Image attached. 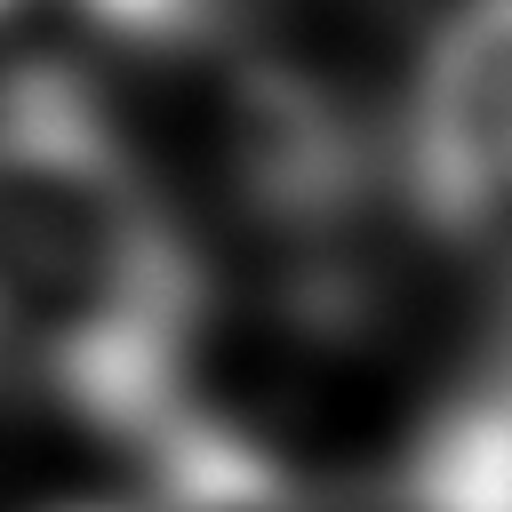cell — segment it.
Returning a JSON list of instances; mask_svg holds the SVG:
<instances>
[{
    "mask_svg": "<svg viewBox=\"0 0 512 512\" xmlns=\"http://www.w3.org/2000/svg\"><path fill=\"white\" fill-rule=\"evenodd\" d=\"M384 512H512V320L416 408L384 464Z\"/></svg>",
    "mask_w": 512,
    "mask_h": 512,
    "instance_id": "3957f363",
    "label": "cell"
},
{
    "mask_svg": "<svg viewBox=\"0 0 512 512\" xmlns=\"http://www.w3.org/2000/svg\"><path fill=\"white\" fill-rule=\"evenodd\" d=\"M384 160L408 216L464 256L512 320V0H440Z\"/></svg>",
    "mask_w": 512,
    "mask_h": 512,
    "instance_id": "7a4b0ae2",
    "label": "cell"
},
{
    "mask_svg": "<svg viewBox=\"0 0 512 512\" xmlns=\"http://www.w3.org/2000/svg\"><path fill=\"white\" fill-rule=\"evenodd\" d=\"M256 8L264 0H72V16L88 32H104L112 48H128L144 64H208V56H232Z\"/></svg>",
    "mask_w": 512,
    "mask_h": 512,
    "instance_id": "277c9868",
    "label": "cell"
},
{
    "mask_svg": "<svg viewBox=\"0 0 512 512\" xmlns=\"http://www.w3.org/2000/svg\"><path fill=\"white\" fill-rule=\"evenodd\" d=\"M208 328L192 224L88 72H0V384L144 456L192 392Z\"/></svg>",
    "mask_w": 512,
    "mask_h": 512,
    "instance_id": "6da1fadb",
    "label": "cell"
},
{
    "mask_svg": "<svg viewBox=\"0 0 512 512\" xmlns=\"http://www.w3.org/2000/svg\"><path fill=\"white\" fill-rule=\"evenodd\" d=\"M16 8H24V0H0V16H16Z\"/></svg>",
    "mask_w": 512,
    "mask_h": 512,
    "instance_id": "5b68a950",
    "label": "cell"
}]
</instances>
